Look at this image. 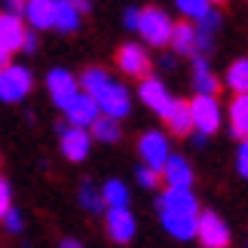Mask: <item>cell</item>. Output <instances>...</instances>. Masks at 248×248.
Wrapping results in <instances>:
<instances>
[{
    "label": "cell",
    "mask_w": 248,
    "mask_h": 248,
    "mask_svg": "<svg viewBox=\"0 0 248 248\" xmlns=\"http://www.w3.org/2000/svg\"><path fill=\"white\" fill-rule=\"evenodd\" d=\"M156 212H159V221H163V230L175 239L187 242L193 239L196 230H199V202L193 196V190H184V187H166L156 199Z\"/></svg>",
    "instance_id": "cell-1"
},
{
    "label": "cell",
    "mask_w": 248,
    "mask_h": 248,
    "mask_svg": "<svg viewBox=\"0 0 248 248\" xmlns=\"http://www.w3.org/2000/svg\"><path fill=\"white\" fill-rule=\"evenodd\" d=\"M171 31H175V22L169 18L166 9H159V6H144L141 9L138 34H141V40L147 46H156V49L169 46L171 43Z\"/></svg>",
    "instance_id": "cell-2"
},
{
    "label": "cell",
    "mask_w": 248,
    "mask_h": 248,
    "mask_svg": "<svg viewBox=\"0 0 248 248\" xmlns=\"http://www.w3.org/2000/svg\"><path fill=\"white\" fill-rule=\"evenodd\" d=\"M31 89H34V74L25 64H6L3 74H0V101L6 104L25 101Z\"/></svg>",
    "instance_id": "cell-3"
},
{
    "label": "cell",
    "mask_w": 248,
    "mask_h": 248,
    "mask_svg": "<svg viewBox=\"0 0 248 248\" xmlns=\"http://www.w3.org/2000/svg\"><path fill=\"white\" fill-rule=\"evenodd\" d=\"M59 141H62V154L64 159H71V163H83L86 156H89V150H92V132L89 129H83V126H74V123H59Z\"/></svg>",
    "instance_id": "cell-4"
},
{
    "label": "cell",
    "mask_w": 248,
    "mask_h": 248,
    "mask_svg": "<svg viewBox=\"0 0 248 248\" xmlns=\"http://www.w3.org/2000/svg\"><path fill=\"white\" fill-rule=\"evenodd\" d=\"M104 227H108V236L117 245H129L135 239V230H138V221L132 215L129 205H110L104 212Z\"/></svg>",
    "instance_id": "cell-5"
},
{
    "label": "cell",
    "mask_w": 248,
    "mask_h": 248,
    "mask_svg": "<svg viewBox=\"0 0 248 248\" xmlns=\"http://www.w3.org/2000/svg\"><path fill=\"white\" fill-rule=\"evenodd\" d=\"M138 154H141V163H144V166L163 171V166L169 163V156H171L169 138L163 135V132H156V129L144 132V135L138 138Z\"/></svg>",
    "instance_id": "cell-6"
},
{
    "label": "cell",
    "mask_w": 248,
    "mask_h": 248,
    "mask_svg": "<svg viewBox=\"0 0 248 248\" xmlns=\"http://www.w3.org/2000/svg\"><path fill=\"white\" fill-rule=\"evenodd\" d=\"M117 68L126 74V77L144 80L150 74V55L141 43H123L117 49Z\"/></svg>",
    "instance_id": "cell-7"
},
{
    "label": "cell",
    "mask_w": 248,
    "mask_h": 248,
    "mask_svg": "<svg viewBox=\"0 0 248 248\" xmlns=\"http://www.w3.org/2000/svg\"><path fill=\"white\" fill-rule=\"evenodd\" d=\"M46 92H49V98H52L55 108L64 110L68 101L80 92V80L74 77L71 71H64V68H52L49 74H46Z\"/></svg>",
    "instance_id": "cell-8"
},
{
    "label": "cell",
    "mask_w": 248,
    "mask_h": 248,
    "mask_svg": "<svg viewBox=\"0 0 248 248\" xmlns=\"http://www.w3.org/2000/svg\"><path fill=\"white\" fill-rule=\"evenodd\" d=\"M101 117V104L95 95L89 92H77L74 98L68 101V108H64V120L74 123V126H83V129H92V123Z\"/></svg>",
    "instance_id": "cell-9"
},
{
    "label": "cell",
    "mask_w": 248,
    "mask_h": 248,
    "mask_svg": "<svg viewBox=\"0 0 248 248\" xmlns=\"http://www.w3.org/2000/svg\"><path fill=\"white\" fill-rule=\"evenodd\" d=\"M95 98H98V104H101V113H108V117L126 120L129 110H132V95H129L126 86L117 83V80H110L98 95H95Z\"/></svg>",
    "instance_id": "cell-10"
},
{
    "label": "cell",
    "mask_w": 248,
    "mask_h": 248,
    "mask_svg": "<svg viewBox=\"0 0 248 248\" xmlns=\"http://www.w3.org/2000/svg\"><path fill=\"white\" fill-rule=\"evenodd\" d=\"M190 110H193V126L205 135H215L221 129V104H217L215 95H196L190 101Z\"/></svg>",
    "instance_id": "cell-11"
},
{
    "label": "cell",
    "mask_w": 248,
    "mask_h": 248,
    "mask_svg": "<svg viewBox=\"0 0 248 248\" xmlns=\"http://www.w3.org/2000/svg\"><path fill=\"white\" fill-rule=\"evenodd\" d=\"M22 18L25 16H16V13H0V55H13L18 52L25 46V34H28V28L22 25Z\"/></svg>",
    "instance_id": "cell-12"
},
{
    "label": "cell",
    "mask_w": 248,
    "mask_h": 248,
    "mask_svg": "<svg viewBox=\"0 0 248 248\" xmlns=\"http://www.w3.org/2000/svg\"><path fill=\"white\" fill-rule=\"evenodd\" d=\"M196 239L202 242V248H227V245H230V227L221 221V215L202 212V215H199Z\"/></svg>",
    "instance_id": "cell-13"
},
{
    "label": "cell",
    "mask_w": 248,
    "mask_h": 248,
    "mask_svg": "<svg viewBox=\"0 0 248 248\" xmlns=\"http://www.w3.org/2000/svg\"><path fill=\"white\" fill-rule=\"evenodd\" d=\"M138 98L144 101L154 113H159V117H166L169 108L175 104L171 92L166 89V83H163V80H156V77H144V80L138 83Z\"/></svg>",
    "instance_id": "cell-14"
},
{
    "label": "cell",
    "mask_w": 248,
    "mask_h": 248,
    "mask_svg": "<svg viewBox=\"0 0 248 248\" xmlns=\"http://www.w3.org/2000/svg\"><path fill=\"white\" fill-rule=\"evenodd\" d=\"M163 181H166V187H184V190H193V166H190L184 156L171 154V156H169V163L163 166Z\"/></svg>",
    "instance_id": "cell-15"
},
{
    "label": "cell",
    "mask_w": 248,
    "mask_h": 248,
    "mask_svg": "<svg viewBox=\"0 0 248 248\" xmlns=\"http://www.w3.org/2000/svg\"><path fill=\"white\" fill-rule=\"evenodd\" d=\"M25 22L34 31H49V28H55V0H28Z\"/></svg>",
    "instance_id": "cell-16"
},
{
    "label": "cell",
    "mask_w": 248,
    "mask_h": 248,
    "mask_svg": "<svg viewBox=\"0 0 248 248\" xmlns=\"http://www.w3.org/2000/svg\"><path fill=\"white\" fill-rule=\"evenodd\" d=\"M169 123V132L171 135H181V138H187V135H193V110H190V101H181L175 98V104L169 108V113L163 117Z\"/></svg>",
    "instance_id": "cell-17"
},
{
    "label": "cell",
    "mask_w": 248,
    "mask_h": 248,
    "mask_svg": "<svg viewBox=\"0 0 248 248\" xmlns=\"http://www.w3.org/2000/svg\"><path fill=\"white\" fill-rule=\"evenodd\" d=\"M193 89L196 95H217L221 92V80L212 74V68H208L205 55H193Z\"/></svg>",
    "instance_id": "cell-18"
},
{
    "label": "cell",
    "mask_w": 248,
    "mask_h": 248,
    "mask_svg": "<svg viewBox=\"0 0 248 248\" xmlns=\"http://www.w3.org/2000/svg\"><path fill=\"white\" fill-rule=\"evenodd\" d=\"M83 22V9L77 0H55V31L71 34Z\"/></svg>",
    "instance_id": "cell-19"
},
{
    "label": "cell",
    "mask_w": 248,
    "mask_h": 248,
    "mask_svg": "<svg viewBox=\"0 0 248 248\" xmlns=\"http://www.w3.org/2000/svg\"><path fill=\"white\" fill-rule=\"evenodd\" d=\"M196 25H187V22H181L175 25V31H171V49H175V55H196Z\"/></svg>",
    "instance_id": "cell-20"
},
{
    "label": "cell",
    "mask_w": 248,
    "mask_h": 248,
    "mask_svg": "<svg viewBox=\"0 0 248 248\" xmlns=\"http://www.w3.org/2000/svg\"><path fill=\"white\" fill-rule=\"evenodd\" d=\"M92 138L95 141H101V144H117V141L123 138V126H120V120L117 117H108V113H101L98 120L92 123Z\"/></svg>",
    "instance_id": "cell-21"
},
{
    "label": "cell",
    "mask_w": 248,
    "mask_h": 248,
    "mask_svg": "<svg viewBox=\"0 0 248 248\" xmlns=\"http://www.w3.org/2000/svg\"><path fill=\"white\" fill-rule=\"evenodd\" d=\"M77 199H80V208L89 212V215H104V212H108V202H104L101 187H95L92 181H83V184H80Z\"/></svg>",
    "instance_id": "cell-22"
},
{
    "label": "cell",
    "mask_w": 248,
    "mask_h": 248,
    "mask_svg": "<svg viewBox=\"0 0 248 248\" xmlns=\"http://www.w3.org/2000/svg\"><path fill=\"white\" fill-rule=\"evenodd\" d=\"M230 132L236 138H248V92L245 95H236L233 104H230Z\"/></svg>",
    "instance_id": "cell-23"
},
{
    "label": "cell",
    "mask_w": 248,
    "mask_h": 248,
    "mask_svg": "<svg viewBox=\"0 0 248 248\" xmlns=\"http://www.w3.org/2000/svg\"><path fill=\"white\" fill-rule=\"evenodd\" d=\"M224 83L230 86L236 95H245V92H248V59H236L230 68H227Z\"/></svg>",
    "instance_id": "cell-24"
},
{
    "label": "cell",
    "mask_w": 248,
    "mask_h": 248,
    "mask_svg": "<svg viewBox=\"0 0 248 248\" xmlns=\"http://www.w3.org/2000/svg\"><path fill=\"white\" fill-rule=\"evenodd\" d=\"M108 83H110V74L104 71V68H86L80 74V89L89 92V95H98Z\"/></svg>",
    "instance_id": "cell-25"
},
{
    "label": "cell",
    "mask_w": 248,
    "mask_h": 248,
    "mask_svg": "<svg viewBox=\"0 0 248 248\" xmlns=\"http://www.w3.org/2000/svg\"><path fill=\"white\" fill-rule=\"evenodd\" d=\"M101 193H104V202L110 205H129V187L123 184L120 178H110V181H104L101 184Z\"/></svg>",
    "instance_id": "cell-26"
},
{
    "label": "cell",
    "mask_w": 248,
    "mask_h": 248,
    "mask_svg": "<svg viewBox=\"0 0 248 248\" xmlns=\"http://www.w3.org/2000/svg\"><path fill=\"white\" fill-rule=\"evenodd\" d=\"M175 6L181 9V16L190 18V22H199V18H202L215 3H212V0H175Z\"/></svg>",
    "instance_id": "cell-27"
},
{
    "label": "cell",
    "mask_w": 248,
    "mask_h": 248,
    "mask_svg": "<svg viewBox=\"0 0 248 248\" xmlns=\"http://www.w3.org/2000/svg\"><path fill=\"white\" fill-rule=\"evenodd\" d=\"M135 178H138V184H141V187L156 190V184L163 181V171H159V169H150V166H141V169L135 171Z\"/></svg>",
    "instance_id": "cell-28"
},
{
    "label": "cell",
    "mask_w": 248,
    "mask_h": 248,
    "mask_svg": "<svg viewBox=\"0 0 248 248\" xmlns=\"http://www.w3.org/2000/svg\"><path fill=\"white\" fill-rule=\"evenodd\" d=\"M0 224H3V230H6V233H22V230H25V215L18 212V208H9Z\"/></svg>",
    "instance_id": "cell-29"
},
{
    "label": "cell",
    "mask_w": 248,
    "mask_h": 248,
    "mask_svg": "<svg viewBox=\"0 0 248 248\" xmlns=\"http://www.w3.org/2000/svg\"><path fill=\"white\" fill-rule=\"evenodd\" d=\"M196 28H199V31H205V34H215L217 28H221V13H217V9L212 6V9H208V13L196 22Z\"/></svg>",
    "instance_id": "cell-30"
},
{
    "label": "cell",
    "mask_w": 248,
    "mask_h": 248,
    "mask_svg": "<svg viewBox=\"0 0 248 248\" xmlns=\"http://www.w3.org/2000/svg\"><path fill=\"white\" fill-rule=\"evenodd\" d=\"M9 208H13V190H9V184L0 178V221H3V215Z\"/></svg>",
    "instance_id": "cell-31"
},
{
    "label": "cell",
    "mask_w": 248,
    "mask_h": 248,
    "mask_svg": "<svg viewBox=\"0 0 248 248\" xmlns=\"http://www.w3.org/2000/svg\"><path fill=\"white\" fill-rule=\"evenodd\" d=\"M236 169H239L242 178H248V138H242V144H239V154H236Z\"/></svg>",
    "instance_id": "cell-32"
},
{
    "label": "cell",
    "mask_w": 248,
    "mask_h": 248,
    "mask_svg": "<svg viewBox=\"0 0 248 248\" xmlns=\"http://www.w3.org/2000/svg\"><path fill=\"white\" fill-rule=\"evenodd\" d=\"M138 22H141V9H135V6L123 9V25H126L129 31H138Z\"/></svg>",
    "instance_id": "cell-33"
},
{
    "label": "cell",
    "mask_w": 248,
    "mask_h": 248,
    "mask_svg": "<svg viewBox=\"0 0 248 248\" xmlns=\"http://www.w3.org/2000/svg\"><path fill=\"white\" fill-rule=\"evenodd\" d=\"M25 6H28V0H3V9L16 16H25Z\"/></svg>",
    "instance_id": "cell-34"
},
{
    "label": "cell",
    "mask_w": 248,
    "mask_h": 248,
    "mask_svg": "<svg viewBox=\"0 0 248 248\" xmlns=\"http://www.w3.org/2000/svg\"><path fill=\"white\" fill-rule=\"evenodd\" d=\"M22 52H37V34H34V28L25 34V46H22Z\"/></svg>",
    "instance_id": "cell-35"
},
{
    "label": "cell",
    "mask_w": 248,
    "mask_h": 248,
    "mask_svg": "<svg viewBox=\"0 0 248 248\" xmlns=\"http://www.w3.org/2000/svg\"><path fill=\"white\" fill-rule=\"evenodd\" d=\"M175 55H163V59H159V68H163V71H175Z\"/></svg>",
    "instance_id": "cell-36"
},
{
    "label": "cell",
    "mask_w": 248,
    "mask_h": 248,
    "mask_svg": "<svg viewBox=\"0 0 248 248\" xmlns=\"http://www.w3.org/2000/svg\"><path fill=\"white\" fill-rule=\"evenodd\" d=\"M6 64H9V59H6V55H0V74H3V68H6Z\"/></svg>",
    "instance_id": "cell-37"
},
{
    "label": "cell",
    "mask_w": 248,
    "mask_h": 248,
    "mask_svg": "<svg viewBox=\"0 0 248 248\" xmlns=\"http://www.w3.org/2000/svg\"><path fill=\"white\" fill-rule=\"evenodd\" d=\"M212 3H224V0H212Z\"/></svg>",
    "instance_id": "cell-38"
}]
</instances>
